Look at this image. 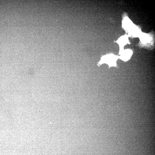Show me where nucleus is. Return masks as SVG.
Wrapping results in <instances>:
<instances>
[{
  "mask_svg": "<svg viewBox=\"0 0 155 155\" xmlns=\"http://www.w3.org/2000/svg\"><path fill=\"white\" fill-rule=\"evenodd\" d=\"M134 25L131 21L128 18H124L122 22V27L128 32Z\"/></svg>",
  "mask_w": 155,
  "mask_h": 155,
  "instance_id": "nucleus-4",
  "label": "nucleus"
},
{
  "mask_svg": "<svg viewBox=\"0 0 155 155\" xmlns=\"http://www.w3.org/2000/svg\"><path fill=\"white\" fill-rule=\"evenodd\" d=\"M117 42L119 44V46L120 50L119 54L120 55H121L124 51V46L127 44H130L128 36L126 35L121 37L117 41Z\"/></svg>",
  "mask_w": 155,
  "mask_h": 155,
  "instance_id": "nucleus-2",
  "label": "nucleus"
},
{
  "mask_svg": "<svg viewBox=\"0 0 155 155\" xmlns=\"http://www.w3.org/2000/svg\"><path fill=\"white\" fill-rule=\"evenodd\" d=\"M140 40L143 43L149 42L150 40V37L147 34L144 33H141L139 36Z\"/></svg>",
  "mask_w": 155,
  "mask_h": 155,
  "instance_id": "nucleus-6",
  "label": "nucleus"
},
{
  "mask_svg": "<svg viewBox=\"0 0 155 155\" xmlns=\"http://www.w3.org/2000/svg\"><path fill=\"white\" fill-rule=\"evenodd\" d=\"M128 32L129 36L134 37L139 36L141 33L140 29L135 25H134Z\"/></svg>",
  "mask_w": 155,
  "mask_h": 155,
  "instance_id": "nucleus-5",
  "label": "nucleus"
},
{
  "mask_svg": "<svg viewBox=\"0 0 155 155\" xmlns=\"http://www.w3.org/2000/svg\"><path fill=\"white\" fill-rule=\"evenodd\" d=\"M119 56L113 54H107L103 56L98 63V65L104 63L107 64L109 67H115L117 65L116 61Z\"/></svg>",
  "mask_w": 155,
  "mask_h": 155,
  "instance_id": "nucleus-1",
  "label": "nucleus"
},
{
  "mask_svg": "<svg viewBox=\"0 0 155 155\" xmlns=\"http://www.w3.org/2000/svg\"><path fill=\"white\" fill-rule=\"evenodd\" d=\"M133 54V51L130 49H127L123 51L119 58L124 61H127L129 60Z\"/></svg>",
  "mask_w": 155,
  "mask_h": 155,
  "instance_id": "nucleus-3",
  "label": "nucleus"
}]
</instances>
